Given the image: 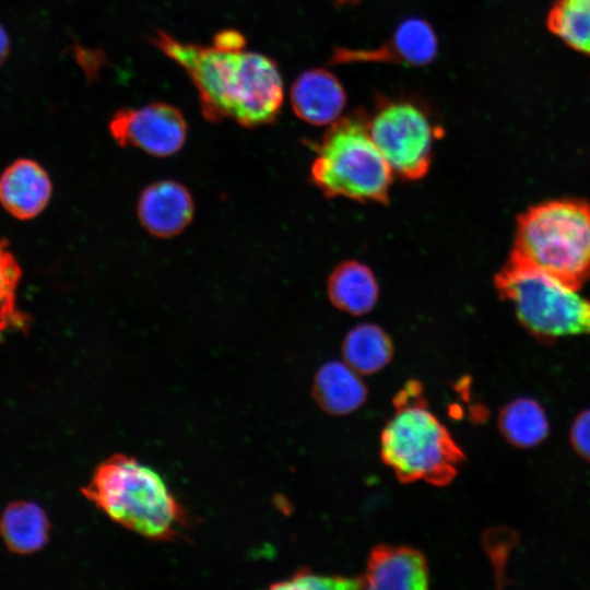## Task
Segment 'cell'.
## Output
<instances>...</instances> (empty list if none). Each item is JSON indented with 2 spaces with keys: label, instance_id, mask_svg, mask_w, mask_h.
I'll return each mask as SVG.
<instances>
[{
  "label": "cell",
  "instance_id": "8992f818",
  "mask_svg": "<svg viewBox=\"0 0 590 590\" xmlns=\"http://www.w3.org/2000/svg\"><path fill=\"white\" fill-rule=\"evenodd\" d=\"M494 283L502 299L512 305L519 322L535 338L590 335V300L547 275L506 264Z\"/></svg>",
  "mask_w": 590,
  "mask_h": 590
},
{
  "label": "cell",
  "instance_id": "5bb4252c",
  "mask_svg": "<svg viewBox=\"0 0 590 590\" xmlns=\"http://www.w3.org/2000/svg\"><path fill=\"white\" fill-rule=\"evenodd\" d=\"M311 393L322 411L337 416L359 409L367 400L368 389L361 374L344 361H331L317 370Z\"/></svg>",
  "mask_w": 590,
  "mask_h": 590
},
{
  "label": "cell",
  "instance_id": "277c9868",
  "mask_svg": "<svg viewBox=\"0 0 590 590\" xmlns=\"http://www.w3.org/2000/svg\"><path fill=\"white\" fill-rule=\"evenodd\" d=\"M394 413L380 435L382 461L403 483L452 482L464 453L429 410L418 380L408 381L393 399Z\"/></svg>",
  "mask_w": 590,
  "mask_h": 590
},
{
  "label": "cell",
  "instance_id": "603a6c76",
  "mask_svg": "<svg viewBox=\"0 0 590 590\" xmlns=\"http://www.w3.org/2000/svg\"><path fill=\"white\" fill-rule=\"evenodd\" d=\"M213 46L223 50H241L246 38L237 30H223L214 35Z\"/></svg>",
  "mask_w": 590,
  "mask_h": 590
},
{
  "label": "cell",
  "instance_id": "8fae6325",
  "mask_svg": "<svg viewBox=\"0 0 590 590\" xmlns=\"http://www.w3.org/2000/svg\"><path fill=\"white\" fill-rule=\"evenodd\" d=\"M362 578L367 589L423 590L428 587L429 569L424 554L414 547L378 544Z\"/></svg>",
  "mask_w": 590,
  "mask_h": 590
},
{
  "label": "cell",
  "instance_id": "ac0fdd59",
  "mask_svg": "<svg viewBox=\"0 0 590 590\" xmlns=\"http://www.w3.org/2000/svg\"><path fill=\"white\" fill-rule=\"evenodd\" d=\"M498 427L505 439L518 448L534 447L548 434L543 408L529 398H519L504 405L498 414Z\"/></svg>",
  "mask_w": 590,
  "mask_h": 590
},
{
  "label": "cell",
  "instance_id": "30bf717a",
  "mask_svg": "<svg viewBox=\"0 0 590 590\" xmlns=\"http://www.w3.org/2000/svg\"><path fill=\"white\" fill-rule=\"evenodd\" d=\"M143 228L158 238L180 234L192 221L194 202L189 189L173 179H162L146 186L137 205Z\"/></svg>",
  "mask_w": 590,
  "mask_h": 590
},
{
  "label": "cell",
  "instance_id": "d6986e66",
  "mask_svg": "<svg viewBox=\"0 0 590 590\" xmlns=\"http://www.w3.org/2000/svg\"><path fill=\"white\" fill-rule=\"evenodd\" d=\"M547 26L570 48L590 55V0H556Z\"/></svg>",
  "mask_w": 590,
  "mask_h": 590
},
{
  "label": "cell",
  "instance_id": "5b68a950",
  "mask_svg": "<svg viewBox=\"0 0 590 590\" xmlns=\"http://www.w3.org/2000/svg\"><path fill=\"white\" fill-rule=\"evenodd\" d=\"M311 180L328 198L388 203L393 172L358 115L339 118L324 133Z\"/></svg>",
  "mask_w": 590,
  "mask_h": 590
},
{
  "label": "cell",
  "instance_id": "7a4b0ae2",
  "mask_svg": "<svg viewBox=\"0 0 590 590\" xmlns=\"http://www.w3.org/2000/svg\"><path fill=\"white\" fill-rule=\"evenodd\" d=\"M507 263L578 291L590 280V201L565 198L528 208L517 219Z\"/></svg>",
  "mask_w": 590,
  "mask_h": 590
},
{
  "label": "cell",
  "instance_id": "2e32d148",
  "mask_svg": "<svg viewBox=\"0 0 590 590\" xmlns=\"http://www.w3.org/2000/svg\"><path fill=\"white\" fill-rule=\"evenodd\" d=\"M49 530L45 511L32 502L10 504L0 518V534L4 544L16 554L40 550L48 541Z\"/></svg>",
  "mask_w": 590,
  "mask_h": 590
},
{
  "label": "cell",
  "instance_id": "ffe728a7",
  "mask_svg": "<svg viewBox=\"0 0 590 590\" xmlns=\"http://www.w3.org/2000/svg\"><path fill=\"white\" fill-rule=\"evenodd\" d=\"M21 266L5 239H0V337L9 331L23 330L27 319L17 307Z\"/></svg>",
  "mask_w": 590,
  "mask_h": 590
},
{
  "label": "cell",
  "instance_id": "7c38bea8",
  "mask_svg": "<svg viewBox=\"0 0 590 590\" xmlns=\"http://www.w3.org/2000/svg\"><path fill=\"white\" fill-rule=\"evenodd\" d=\"M51 193L48 173L33 160H16L0 175V204L17 220L39 215L48 205Z\"/></svg>",
  "mask_w": 590,
  "mask_h": 590
},
{
  "label": "cell",
  "instance_id": "44dd1931",
  "mask_svg": "<svg viewBox=\"0 0 590 590\" xmlns=\"http://www.w3.org/2000/svg\"><path fill=\"white\" fill-rule=\"evenodd\" d=\"M274 589L319 590L364 588L362 577L326 576L302 568L291 578L273 583Z\"/></svg>",
  "mask_w": 590,
  "mask_h": 590
},
{
  "label": "cell",
  "instance_id": "52a82bcc",
  "mask_svg": "<svg viewBox=\"0 0 590 590\" xmlns=\"http://www.w3.org/2000/svg\"><path fill=\"white\" fill-rule=\"evenodd\" d=\"M436 127L416 105L389 102L368 121V130L392 172L406 180L426 176L433 157Z\"/></svg>",
  "mask_w": 590,
  "mask_h": 590
},
{
  "label": "cell",
  "instance_id": "4fadbf2b",
  "mask_svg": "<svg viewBox=\"0 0 590 590\" xmlns=\"http://www.w3.org/2000/svg\"><path fill=\"white\" fill-rule=\"evenodd\" d=\"M290 101L299 119L314 126H326L340 118L346 104V94L333 73L324 69H311L295 80Z\"/></svg>",
  "mask_w": 590,
  "mask_h": 590
},
{
  "label": "cell",
  "instance_id": "9c48e42d",
  "mask_svg": "<svg viewBox=\"0 0 590 590\" xmlns=\"http://www.w3.org/2000/svg\"><path fill=\"white\" fill-rule=\"evenodd\" d=\"M438 49L437 36L426 21L411 17L403 21L391 38L373 49L338 48L331 56L335 64L354 62H390L412 67L430 63Z\"/></svg>",
  "mask_w": 590,
  "mask_h": 590
},
{
  "label": "cell",
  "instance_id": "6da1fadb",
  "mask_svg": "<svg viewBox=\"0 0 590 590\" xmlns=\"http://www.w3.org/2000/svg\"><path fill=\"white\" fill-rule=\"evenodd\" d=\"M149 40L190 78L204 119L213 123L229 119L245 128H257L278 117L284 90L271 58L244 49L223 50L182 42L161 30Z\"/></svg>",
  "mask_w": 590,
  "mask_h": 590
},
{
  "label": "cell",
  "instance_id": "3957f363",
  "mask_svg": "<svg viewBox=\"0 0 590 590\" xmlns=\"http://www.w3.org/2000/svg\"><path fill=\"white\" fill-rule=\"evenodd\" d=\"M82 493L110 520L152 541H170L187 524L161 475L128 455L102 461Z\"/></svg>",
  "mask_w": 590,
  "mask_h": 590
},
{
  "label": "cell",
  "instance_id": "9a60e30c",
  "mask_svg": "<svg viewBox=\"0 0 590 590\" xmlns=\"http://www.w3.org/2000/svg\"><path fill=\"white\" fill-rule=\"evenodd\" d=\"M327 287L332 305L355 316L369 312L379 297V285L374 272L357 260L338 264L329 275Z\"/></svg>",
  "mask_w": 590,
  "mask_h": 590
},
{
  "label": "cell",
  "instance_id": "ba28073f",
  "mask_svg": "<svg viewBox=\"0 0 590 590\" xmlns=\"http://www.w3.org/2000/svg\"><path fill=\"white\" fill-rule=\"evenodd\" d=\"M187 121L176 106L153 102L137 108H119L108 129L121 148H135L155 157L176 154L187 139Z\"/></svg>",
  "mask_w": 590,
  "mask_h": 590
},
{
  "label": "cell",
  "instance_id": "7402d4cb",
  "mask_svg": "<svg viewBox=\"0 0 590 590\" xmlns=\"http://www.w3.org/2000/svg\"><path fill=\"white\" fill-rule=\"evenodd\" d=\"M570 441L575 451L590 462V409L581 412L574 421Z\"/></svg>",
  "mask_w": 590,
  "mask_h": 590
},
{
  "label": "cell",
  "instance_id": "e0dca14e",
  "mask_svg": "<svg viewBox=\"0 0 590 590\" xmlns=\"http://www.w3.org/2000/svg\"><path fill=\"white\" fill-rule=\"evenodd\" d=\"M343 361L361 375L384 369L392 359L394 347L389 334L375 323L352 328L342 343Z\"/></svg>",
  "mask_w": 590,
  "mask_h": 590
},
{
  "label": "cell",
  "instance_id": "d4e9b609",
  "mask_svg": "<svg viewBox=\"0 0 590 590\" xmlns=\"http://www.w3.org/2000/svg\"><path fill=\"white\" fill-rule=\"evenodd\" d=\"M339 2H343V3H352V2H355L357 0H337Z\"/></svg>",
  "mask_w": 590,
  "mask_h": 590
},
{
  "label": "cell",
  "instance_id": "cb8c5ba5",
  "mask_svg": "<svg viewBox=\"0 0 590 590\" xmlns=\"http://www.w3.org/2000/svg\"><path fill=\"white\" fill-rule=\"evenodd\" d=\"M10 48L9 37L4 28L0 25V66L8 56Z\"/></svg>",
  "mask_w": 590,
  "mask_h": 590
}]
</instances>
